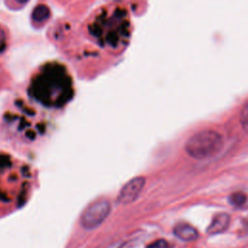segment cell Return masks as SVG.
Returning <instances> with one entry per match:
<instances>
[{
  "label": "cell",
  "mask_w": 248,
  "mask_h": 248,
  "mask_svg": "<svg viewBox=\"0 0 248 248\" xmlns=\"http://www.w3.org/2000/svg\"><path fill=\"white\" fill-rule=\"evenodd\" d=\"M118 248H134V246H133V244H131V243H124V244H122L121 246H119Z\"/></svg>",
  "instance_id": "obj_9"
},
{
  "label": "cell",
  "mask_w": 248,
  "mask_h": 248,
  "mask_svg": "<svg viewBox=\"0 0 248 248\" xmlns=\"http://www.w3.org/2000/svg\"><path fill=\"white\" fill-rule=\"evenodd\" d=\"M222 136L213 130H204L193 135L185 143L186 153L198 160L216 156L223 148Z\"/></svg>",
  "instance_id": "obj_1"
},
{
  "label": "cell",
  "mask_w": 248,
  "mask_h": 248,
  "mask_svg": "<svg viewBox=\"0 0 248 248\" xmlns=\"http://www.w3.org/2000/svg\"><path fill=\"white\" fill-rule=\"evenodd\" d=\"M230 223V216L227 213H219L215 215L207 228L208 234H217L225 232Z\"/></svg>",
  "instance_id": "obj_4"
},
{
  "label": "cell",
  "mask_w": 248,
  "mask_h": 248,
  "mask_svg": "<svg viewBox=\"0 0 248 248\" xmlns=\"http://www.w3.org/2000/svg\"><path fill=\"white\" fill-rule=\"evenodd\" d=\"M145 184V178L137 176L129 180L120 190L117 202L122 204H128L137 200Z\"/></svg>",
  "instance_id": "obj_3"
},
{
  "label": "cell",
  "mask_w": 248,
  "mask_h": 248,
  "mask_svg": "<svg viewBox=\"0 0 248 248\" xmlns=\"http://www.w3.org/2000/svg\"><path fill=\"white\" fill-rule=\"evenodd\" d=\"M239 121L243 129L248 131V100L243 104L240 114H239Z\"/></svg>",
  "instance_id": "obj_6"
},
{
  "label": "cell",
  "mask_w": 248,
  "mask_h": 248,
  "mask_svg": "<svg viewBox=\"0 0 248 248\" xmlns=\"http://www.w3.org/2000/svg\"><path fill=\"white\" fill-rule=\"evenodd\" d=\"M146 248H168V242L164 239H158L148 244Z\"/></svg>",
  "instance_id": "obj_8"
},
{
  "label": "cell",
  "mask_w": 248,
  "mask_h": 248,
  "mask_svg": "<svg viewBox=\"0 0 248 248\" xmlns=\"http://www.w3.org/2000/svg\"><path fill=\"white\" fill-rule=\"evenodd\" d=\"M173 233L184 241H194L198 238L197 230L187 223H178L173 228Z\"/></svg>",
  "instance_id": "obj_5"
},
{
  "label": "cell",
  "mask_w": 248,
  "mask_h": 248,
  "mask_svg": "<svg viewBox=\"0 0 248 248\" xmlns=\"http://www.w3.org/2000/svg\"><path fill=\"white\" fill-rule=\"evenodd\" d=\"M110 211V203L101 200L90 204L80 217V225L86 230H92L100 226Z\"/></svg>",
  "instance_id": "obj_2"
},
{
  "label": "cell",
  "mask_w": 248,
  "mask_h": 248,
  "mask_svg": "<svg viewBox=\"0 0 248 248\" xmlns=\"http://www.w3.org/2000/svg\"><path fill=\"white\" fill-rule=\"evenodd\" d=\"M230 201L233 204V205H236V206H239L241 204H243L246 201V197L244 194L242 193H234L231 196L230 198Z\"/></svg>",
  "instance_id": "obj_7"
}]
</instances>
